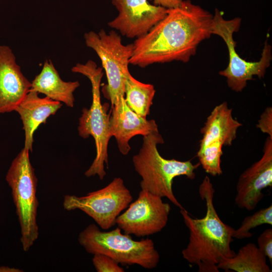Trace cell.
Segmentation results:
<instances>
[{
    "mask_svg": "<svg viewBox=\"0 0 272 272\" xmlns=\"http://www.w3.org/2000/svg\"><path fill=\"white\" fill-rule=\"evenodd\" d=\"M213 15L190 0L168 9L166 16L132 43L129 63L141 67L172 61L188 62L212 35Z\"/></svg>",
    "mask_w": 272,
    "mask_h": 272,
    "instance_id": "cell-1",
    "label": "cell"
},
{
    "mask_svg": "<svg viewBox=\"0 0 272 272\" xmlns=\"http://www.w3.org/2000/svg\"><path fill=\"white\" fill-rule=\"evenodd\" d=\"M215 189L206 176L199 187V193L205 200L207 211L204 217H191L184 209H180L189 233L188 243L182 251L184 259L198 266L201 272L219 271L217 264L224 258L235 255L231 248L234 229L224 223L214 205Z\"/></svg>",
    "mask_w": 272,
    "mask_h": 272,
    "instance_id": "cell-2",
    "label": "cell"
},
{
    "mask_svg": "<svg viewBox=\"0 0 272 272\" xmlns=\"http://www.w3.org/2000/svg\"><path fill=\"white\" fill-rule=\"evenodd\" d=\"M163 144L164 140L159 130L144 136L142 148L133 157L135 170L142 178L141 188L162 198L166 197L176 207L184 209L174 194L173 179L180 176L194 179L195 170L200 164L164 158L157 149L158 144Z\"/></svg>",
    "mask_w": 272,
    "mask_h": 272,
    "instance_id": "cell-3",
    "label": "cell"
},
{
    "mask_svg": "<svg viewBox=\"0 0 272 272\" xmlns=\"http://www.w3.org/2000/svg\"><path fill=\"white\" fill-rule=\"evenodd\" d=\"M74 73L86 76L92 85V102L90 107L84 108L79 118V135L87 139L92 136L95 141L96 157L89 168L85 172L87 177L97 175L102 180L105 175L104 164L108 165L107 148L111 136L109 133V104H102L100 88L103 73L101 67H97L92 60L85 64L77 63L72 69Z\"/></svg>",
    "mask_w": 272,
    "mask_h": 272,
    "instance_id": "cell-4",
    "label": "cell"
},
{
    "mask_svg": "<svg viewBox=\"0 0 272 272\" xmlns=\"http://www.w3.org/2000/svg\"><path fill=\"white\" fill-rule=\"evenodd\" d=\"M78 241L88 253L106 255L123 265L137 264L153 269L160 260L152 239L134 240L130 235L122 234L118 227L105 232L94 224H90L80 233Z\"/></svg>",
    "mask_w": 272,
    "mask_h": 272,
    "instance_id": "cell-5",
    "label": "cell"
},
{
    "mask_svg": "<svg viewBox=\"0 0 272 272\" xmlns=\"http://www.w3.org/2000/svg\"><path fill=\"white\" fill-rule=\"evenodd\" d=\"M24 148L12 161L6 179L11 188L13 202L21 228L20 240L27 252L38 238L37 223L39 202L36 196L37 178Z\"/></svg>",
    "mask_w": 272,
    "mask_h": 272,
    "instance_id": "cell-6",
    "label": "cell"
},
{
    "mask_svg": "<svg viewBox=\"0 0 272 272\" xmlns=\"http://www.w3.org/2000/svg\"><path fill=\"white\" fill-rule=\"evenodd\" d=\"M84 38L86 45L95 51L101 61L107 80L102 92L112 106L119 99L124 97V82L129 72L132 44H123L120 36L114 31L108 33L104 30L97 33L90 31L85 34Z\"/></svg>",
    "mask_w": 272,
    "mask_h": 272,
    "instance_id": "cell-7",
    "label": "cell"
},
{
    "mask_svg": "<svg viewBox=\"0 0 272 272\" xmlns=\"http://www.w3.org/2000/svg\"><path fill=\"white\" fill-rule=\"evenodd\" d=\"M241 21L239 18L225 20L216 9L212 23V34L217 35L223 39L229 52L228 65L225 70L221 71L219 74L226 78L228 87L237 92H241L253 76L263 78L271 60V47L267 42H265L261 57L258 61H247L237 53L233 34L239 30Z\"/></svg>",
    "mask_w": 272,
    "mask_h": 272,
    "instance_id": "cell-8",
    "label": "cell"
},
{
    "mask_svg": "<svg viewBox=\"0 0 272 272\" xmlns=\"http://www.w3.org/2000/svg\"><path fill=\"white\" fill-rule=\"evenodd\" d=\"M132 196L120 177H115L107 186L78 196L65 195L63 207L67 211L79 210L92 218L102 230L116 225V220L132 200Z\"/></svg>",
    "mask_w": 272,
    "mask_h": 272,
    "instance_id": "cell-9",
    "label": "cell"
},
{
    "mask_svg": "<svg viewBox=\"0 0 272 272\" xmlns=\"http://www.w3.org/2000/svg\"><path fill=\"white\" fill-rule=\"evenodd\" d=\"M126 209L117 217L116 224L124 233L137 237L160 232L167 223L171 210L162 197L142 189Z\"/></svg>",
    "mask_w": 272,
    "mask_h": 272,
    "instance_id": "cell-10",
    "label": "cell"
},
{
    "mask_svg": "<svg viewBox=\"0 0 272 272\" xmlns=\"http://www.w3.org/2000/svg\"><path fill=\"white\" fill-rule=\"evenodd\" d=\"M118 15L108 26L129 38L147 33L167 15L168 9L152 5L148 0H112Z\"/></svg>",
    "mask_w": 272,
    "mask_h": 272,
    "instance_id": "cell-11",
    "label": "cell"
},
{
    "mask_svg": "<svg viewBox=\"0 0 272 272\" xmlns=\"http://www.w3.org/2000/svg\"><path fill=\"white\" fill-rule=\"evenodd\" d=\"M261 158L240 175L236 185L235 204L254 210L263 197L262 190L272 185V138L268 136Z\"/></svg>",
    "mask_w": 272,
    "mask_h": 272,
    "instance_id": "cell-12",
    "label": "cell"
},
{
    "mask_svg": "<svg viewBox=\"0 0 272 272\" xmlns=\"http://www.w3.org/2000/svg\"><path fill=\"white\" fill-rule=\"evenodd\" d=\"M158 131L153 119L147 120L133 111L126 104L124 97L119 99L111 106L109 119V133L117 142L120 152L127 155L130 147L129 141L137 135L144 136Z\"/></svg>",
    "mask_w": 272,
    "mask_h": 272,
    "instance_id": "cell-13",
    "label": "cell"
},
{
    "mask_svg": "<svg viewBox=\"0 0 272 272\" xmlns=\"http://www.w3.org/2000/svg\"><path fill=\"white\" fill-rule=\"evenodd\" d=\"M31 87L12 49L0 44V114L14 111Z\"/></svg>",
    "mask_w": 272,
    "mask_h": 272,
    "instance_id": "cell-14",
    "label": "cell"
},
{
    "mask_svg": "<svg viewBox=\"0 0 272 272\" xmlns=\"http://www.w3.org/2000/svg\"><path fill=\"white\" fill-rule=\"evenodd\" d=\"M30 90L15 110L20 116L25 132L24 148L32 151L33 135L39 125L60 108L61 103L45 96L41 98Z\"/></svg>",
    "mask_w": 272,
    "mask_h": 272,
    "instance_id": "cell-15",
    "label": "cell"
},
{
    "mask_svg": "<svg viewBox=\"0 0 272 272\" xmlns=\"http://www.w3.org/2000/svg\"><path fill=\"white\" fill-rule=\"evenodd\" d=\"M232 109L226 102L216 106L207 117L201 128L202 138L199 149L213 143L231 146L236 138L237 132L242 123L234 118Z\"/></svg>",
    "mask_w": 272,
    "mask_h": 272,
    "instance_id": "cell-16",
    "label": "cell"
},
{
    "mask_svg": "<svg viewBox=\"0 0 272 272\" xmlns=\"http://www.w3.org/2000/svg\"><path fill=\"white\" fill-rule=\"evenodd\" d=\"M79 86L77 81H63L51 60L46 59L40 73L31 82L30 90L73 107L75 101L74 92Z\"/></svg>",
    "mask_w": 272,
    "mask_h": 272,
    "instance_id": "cell-17",
    "label": "cell"
},
{
    "mask_svg": "<svg viewBox=\"0 0 272 272\" xmlns=\"http://www.w3.org/2000/svg\"><path fill=\"white\" fill-rule=\"evenodd\" d=\"M266 256L254 243L242 247L235 255L224 258L217 264L218 268L237 272H270Z\"/></svg>",
    "mask_w": 272,
    "mask_h": 272,
    "instance_id": "cell-18",
    "label": "cell"
},
{
    "mask_svg": "<svg viewBox=\"0 0 272 272\" xmlns=\"http://www.w3.org/2000/svg\"><path fill=\"white\" fill-rule=\"evenodd\" d=\"M124 91L128 106L137 114L146 117L150 114L156 92L154 86L138 81L128 72L125 76Z\"/></svg>",
    "mask_w": 272,
    "mask_h": 272,
    "instance_id": "cell-19",
    "label": "cell"
},
{
    "mask_svg": "<svg viewBox=\"0 0 272 272\" xmlns=\"http://www.w3.org/2000/svg\"><path fill=\"white\" fill-rule=\"evenodd\" d=\"M223 145L218 143L209 144L198 149L197 156L199 163L205 172L212 176L222 174L221 158L223 155Z\"/></svg>",
    "mask_w": 272,
    "mask_h": 272,
    "instance_id": "cell-20",
    "label": "cell"
},
{
    "mask_svg": "<svg viewBox=\"0 0 272 272\" xmlns=\"http://www.w3.org/2000/svg\"><path fill=\"white\" fill-rule=\"evenodd\" d=\"M263 224L272 225L271 205L246 217L240 226L236 230L234 229L233 237L238 239L250 238L252 233L250 232V230Z\"/></svg>",
    "mask_w": 272,
    "mask_h": 272,
    "instance_id": "cell-21",
    "label": "cell"
},
{
    "mask_svg": "<svg viewBox=\"0 0 272 272\" xmlns=\"http://www.w3.org/2000/svg\"><path fill=\"white\" fill-rule=\"evenodd\" d=\"M92 262L97 272H123L124 269L110 257L103 254L93 255Z\"/></svg>",
    "mask_w": 272,
    "mask_h": 272,
    "instance_id": "cell-22",
    "label": "cell"
},
{
    "mask_svg": "<svg viewBox=\"0 0 272 272\" xmlns=\"http://www.w3.org/2000/svg\"><path fill=\"white\" fill-rule=\"evenodd\" d=\"M258 248L272 262V229H265L257 238Z\"/></svg>",
    "mask_w": 272,
    "mask_h": 272,
    "instance_id": "cell-23",
    "label": "cell"
},
{
    "mask_svg": "<svg viewBox=\"0 0 272 272\" xmlns=\"http://www.w3.org/2000/svg\"><path fill=\"white\" fill-rule=\"evenodd\" d=\"M256 127L260 131L272 138V108L267 107L260 116Z\"/></svg>",
    "mask_w": 272,
    "mask_h": 272,
    "instance_id": "cell-24",
    "label": "cell"
},
{
    "mask_svg": "<svg viewBox=\"0 0 272 272\" xmlns=\"http://www.w3.org/2000/svg\"><path fill=\"white\" fill-rule=\"evenodd\" d=\"M153 1L154 5L161 6L167 9L175 8L181 4L184 0H148Z\"/></svg>",
    "mask_w": 272,
    "mask_h": 272,
    "instance_id": "cell-25",
    "label": "cell"
},
{
    "mask_svg": "<svg viewBox=\"0 0 272 272\" xmlns=\"http://www.w3.org/2000/svg\"><path fill=\"white\" fill-rule=\"evenodd\" d=\"M23 270L15 268L10 267L7 266H0V272H22Z\"/></svg>",
    "mask_w": 272,
    "mask_h": 272,
    "instance_id": "cell-26",
    "label": "cell"
}]
</instances>
